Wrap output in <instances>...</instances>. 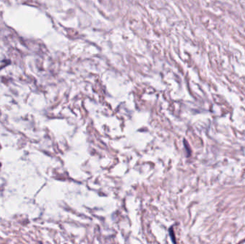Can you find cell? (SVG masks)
Instances as JSON below:
<instances>
[{
	"mask_svg": "<svg viewBox=\"0 0 245 244\" xmlns=\"http://www.w3.org/2000/svg\"><path fill=\"white\" fill-rule=\"evenodd\" d=\"M0 166H1V164H0Z\"/></svg>",
	"mask_w": 245,
	"mask_h": 244,
	"instance_id": "obj_1",
	"label": "cell"
}]
</instances>
